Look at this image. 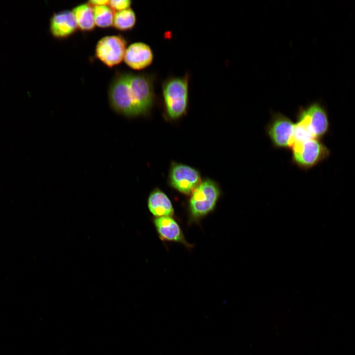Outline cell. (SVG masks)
Segmentation results:
<instances>
[{"label":"cell","mask_w":355,"mask_h":355,"mask_svg":"<svg viewBox=\"0 0 355 355\" xmlns=\"http://www.w3.org/2000/svg\"><path fill=\"white\" fill-rule=\"evenodd\" d=\"M155 78L153 73L116 72L108 90L111 106L128 117L149 114L156 100Z\"/></svg>","instance_id":"obj_1"},{"label":"cell","mask_w":355,"mask_h":355,"mask_svg":"<svg viewBox=\"0 0 355 355\" xmlns=\"http://www.w3.org/2000/svg\"><path fill=\"white\" fill-rule=\"evenodd\" d=\"M190 75L186 72L182 76H171L162 84V94L165 114L170 120H175L184 116L189 103Z\"/></svg>","instance_id":"obj_2"},{"label":"cell","mask_w":355,"mask_h":355,"mask_svg":"<svg viewBox=\"0 0 355 355\" xmlns=\"http://www.w3.org/2000/svg\"><path fill=\"white\" fill-rule=\"evenodd\" d=\"M219 184L214 180L206 178L189 195L187 211L189 221L196 222L213 212L221 196Z\"/></svg>","instance_id":"obj_3"},{"label":"cell","mask_w":355,"mask_h":355,"mask_svg":"<svg viewBox=\"0 0 355 355\" xmlns=\"http://www.w3.org/2000/svg\"><path fill=\"white\" fill-rule=\"evenodd\" d=\"M290 149L292 163L304 170L313 168L330 154L327 147L318 139L295 142Z\"/></svg>","instance_id":"obj_4"},{"label":"cell","mask_w":355,"mask_h":355,"mask_svg":"<svg viewBox=\"0 0 355 355\" xmlns=\"http://www.w3.org/2000/svg\"><path fill=\"white\" fill-rule=\"evenodd\" d=\"M296 123L313 139H320L326 135L329 128L327 113L318 103L301 107L297 115Z\"/></svg>","instance_id":"obj_5"},{"label":"cell","mask_w":355,"mask_h":355,"mask_svg":"<svg viewBox=\"0 0 355 355\" xmlns=\"http://www.w3.org/2000/svg\"><path fill=\"white\" fill-rule=\"evenodd\" d=\"M295 123L286 115L272 114L265 127V132L272 145L278 148H291L294 143Z\"/></svg>","instance_id":"obj_6"},{"label":"cell","mask_w":355,"mask_h":355,"mask_svg":"<svg viewBox=\"0 0 355 355\" xmlns=\"http://www.w3.org/2000/svg\"><path fill=\"white\" fill-rule=\"evenodd\" d=\"M202 180L199 171L195 168L181 163H171L168 181L169 186L178 192L190 195Z\"/></svg>","instance_id":"obj_7"},{"label":"cell","mask_w":355,"mask_h":355,"mask_svg":"<svg viewBox=\"0 0 355 355\" xmlns=\"http://www.w3.org/2000/svg\"><path fill=\"white\" fill-rule=\"evenodd\" d=\"M127 41L121 35L106 36L97 42L95 57L108 68L120 64L124 60Z\"/></svg>","instance_id":"obj_8"},{"label":"cell","mask_w":355,"mask_h":355,"mask_svg":"<svg viewBox=\"0 0 355 355\" xmlns=\"http://www.w3.org/2000/svg\"><path fill=\"white\" fill-rule=\"evenodd\" d=\"M154 60V54L151 47L142 42L130 44L126 49L124 60L131 69L141 71L150 66Z\"/></svg>","instance_id":"obj_9"},{"label":"cell","mask_w":355,"mask_h":355,"mask_svg":"<svg viewBox=\"0 0 355 355\" xmlns=\"http://www.w3.org/2000/svg\"><path fill=\"white\" fill-rule=\"evenodd\" d=\"M78 27L72 11L64 10L55 12L50 19L49 30L56 39L67 38L73 35Z\"/></svg>","instance_id":"obj_10"},{"label":"cell","mask_w":355,"mask_h":355,"mask_svg":"<svg viewBox=\"0 0 355 355\" xmlns=\"http://www.w3.org/2000/svg\"><path fill=\"white\" fill-rule=\"evenodd\" d=\"M153 221L162 241L180 243L188 248L192 247L186 240L181 227L173 217H154Z\"/></svg>","instance_id":"obj_11"},{"label":"cell","mask_w":355,"mask_h":355,"mask_svg":"<svg viewBox=\"0 0 355 355\" xmlns=\"http://www.w3.org/2000/svg\"><path fill=\"white\" fill-rule=\"evenodd\" d=\"M147 207L154 217L171 216L175 211L172 203L167 195L158 187L150 193L147 201Z\"/></svg>","instance_id":"obj_12"},{"label":"cell","mask_w":355,"mask_h":355,"mask_svg":"<svg viewBox=\"0 0 355 355\" xmlns=\"http://www.w3.org/2000/svg\"><path fill=\"white\" fill-rule=\"evenodd\" d=\"M72 12L75 17L78 29L84 32H91L95 27L93 8L88 3L76 6Z\"/></svg>","instance_id":"obj_13"},{"label":"cell","mask_w":355,"mask_h":355,"mask_svg":"<svg viewBox=\"0 0 355 355\" xmlns=\"http://www.w3.org/2000/svg\"><path fill=\"white\" fill-rule=\"evenodd\" d=\"M136 21L135 12L129 8L114 13L113 26L119 31H129L134 28Z\"/></svg>","instance_id":"obj_14"},{"label":"cell","mask_w":355,"mask_h":355,"mask_svg":"<svg viewBox=\"0 0 355 355\" xmlns=\"http://www.w3.org/2000/svg\"><path fill=\"white\" fill-rule=\"evenodd\" d=\"M95 25L101 28L113 26L114 11L108 5L93 6Z\"/></svg>","instance_id":"obj_15"},{"label":"cell","mask_w":355,"mask_h":355,"mask_svg":"<svg viewBox=\"0 0 355 355\" xmlns=\"http://www.w3.org/2000/svg\"><path fill=\"white\" fill-rule=\"evenodd\" d=\"M132 1L130 0H109L108 5L116 12L125 10L130 8Z\"/></svg>","instance_id":"obj_16"},{"label":"cell","mask_w":355,"mask_h":355,"mask_svg":"<svg viewBox=\"0 0 355 355\" xmlns=\"http://www.w3.org/2000/svg\"><path fill=\"white\" fill-rule=\"evenodd\" d=\"M109 0H89L88 3L92 6L108 5Z\"/></svg>","instance_id":"obj_17"}]
</instances>
